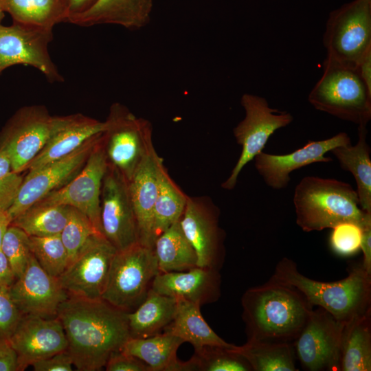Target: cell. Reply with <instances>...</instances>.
<instances>
[{
  "mask_svg": "<svg viewBox=\"0 0 371 371\" xmlns=\"http://www.w3.org/2000/svg\"><path fill=\"white\" fill-rule=\"evenodd\" d=\"M67 351L80 371L100 370L131 337L127 313L102 299L69 296L59 306Z\"/></svg>",
  "mask_w": 371,
  "mask_h": 371,
  "instance_id": "6da1fadb",
  "label": "cell"
},
{
  "mask_svg": "<svg viewBox=\"0 0 371 371\" xmlns=\"http://www.w3.org/2000/svg\"><path fill=\"white\" fill-rule=\"evenodd\" d=\"M247 340L293 344L313 309L294 286L270 278L242 295Z\"/></svg>",
  "mask_w": 371,
  "mask_h": 371,
  "instance_id": "7a4b0ae2",
  "label": "cell"
},
{
  "mask_svg": "<svg viewBox=\"0 0 371 371\" xmlns=\"http://www.w3.org/2000/svg\"><path fill=\"white\" fill-rule=\"evenodd\" d=\"M347 277L335 282L316 280L301 273L293 260L283 258L271 278L294 286L312 306L325 309L345 324L371 310V274L361 263L350 265Z\"/></svg>",
  "mask_w": 371,
  "mask_h": 371,
  "instance_id": "3957f363",
  "label": "cell"
},
{
  "mask_svg": "<svg viewBox=\"0 0 371 371\" xmlns=\"http://www.w3.org/2000/svg\"><path fill=\"white\" fill-rule=\"evenodd\" d=\"M293 204L297 225L306 232L332 229L344 222L362 227L371 223L357 191L344 181L315 176L303 177L295 186Z\"/></svg>",
  "mask_w": 371,
  "mask_h": 371,
  "instance_id": "277c9868",
  "label": "cell"
},
{
  "mask_svg": "<svg viewBox=\"0 0 371 371\" xmlns=\"http://www.w3.org/2000/svg\"><path fill=\"white\" fill-rule=\"evenodd\" d=\"M308 100L315 109L358 126H366L371 120V91L357 66L326 57Z\"/></svg>",
  "mask_w": 371,
  "mask_h": 371,
  "instance_id": "5b68a950",
  "label": "cell"
},
{
  "mask_svg": "<svg viewBox=\"0 0 371 371\" xmlns=\"http://www.w3.org/2000/svg\"><path fill=\"white\" fill-rule=\"evenodd\" d=\"M159 272L153 248L136 243L117 251L102 299L122 311L131 313L145 300Z\"/></svg>",
  "mask_w": 371,
  "mask_h": 371,
  "instance_id": "8992f818",
  "label": "cell"
},
{
  "mask_svg": "<svg viewBox=\"0 0 371 371\" xmlns=\"http://www.w3.org/2000/svg\"><path fill=\"white\" fill-rule=\"evenodd\" d=\"M105 122L103 146L108 163L129 181L155 148L152 124L117 102L111 105Z\"/></svg>",
  "mask_w": 371,
  "mask_h": 371,
  "instance_id": "52a82bcc",
  "label": "cell"
},
{
  "mask_svg": "<svg viewBox=\"0 0 371 371\" xmlns=\"http://www.w3.org/2000/svg\"><path fill=\"white\" fill-rule=\"evenodd\" d=\"M240 104L245 117L234 127L233 133L242 150L229 176L221 184L228 190L235 188L243 168L262 152L271 135L293 120L291 113L270 107L267 100L259 95L244 93Z\"/></svg>",
  "mask_w": 371,
  "mask_h": 371,
  "instance_id": "ba28073f",
  "label": "cell"
},
{
  "mask_svg": "<svg viewBox=\"0 0 371 371\" xmlns=\"http://www.w3.org/2000/svg\"><path fill=\"white\" fill-rule=\"evenodd\" d=\"M323 43L327 58L357 66L371 49V0H354L332 11Z\"/></svg>",
  "mask_w": 371,
  "mask_h": 371,
  "instance_id": "9c48e42d",
  "label": "cell"
},
{
  "mask_svg": "<svg viewBox=\"0 0 371 371\" xmlns=\"http://www.w3.org/2000/svg\"><path fill=\"white\" fill-rule=\"evenodd\" d=\"M54 120L43 105L23 106L8 119L0 131V150L8 155L14 172L27 170L48 142Z\"/></svg>",
  "mask_w": 371,
  "mask_h": 371,
  "instance_id": "30bf717a",
  "label": "cell"
},
{
  "mask_svg": "<svg viewBox=\"0 0 371 371\" xmlns=\"http://www.w3.org/2000/svg\"><path fill=\"white\" fill-rule=\"evenodd\" d=\"M116 251L102 233L92 234L58 278L68 296L102 299Z\"/></svg>",
  "mask_w": 371,
  "mask_h": 371,
  "instance_id": "8fae6325",
  "label": "cell"
},
{
  "mask_svg": "<svg viewBox=\"0 0 371 371\" xmlns=\"http://www.w3.org/2000/svg\"><path fill=\"white\" fill-rule=\"evenodd\" d=\"M52 40L53 30L14 22L0 24V74L11 66L23 65L36 68L50 82L64 81L49 53Z\"/></svg>",
  "mask_w": 371,
  "mask_h": 371,
  "instance_id": "7c38bea8",
  "label": "cell"
},
{
  "mask_svg": "<svg viewBox=\"0 0 371 371\" xmlns=\"http://www.w3.org/2000/svg\"><path fill=\"white\" fill-rule=\"evenodd\" d=\"M220 211L207 197L188 196L179 220L183 232L197 256V266L220 271L225 258V231Z\"/></svg>",
  "mask_w": 371,
  "mask_h": 371,
  "instance_id": "4fadbf2b",
  "label": "cell"
},
{
  "mask_svg": "<svg viewBox=\"0 0 371 371\" xmlns=\"http://www.w3.org/2000/svg\"><path fill=\"white\" fill-rule=\"evenodd\" d=\"M100 225L102 234L117 251L138 243L128 181L109 163L101 188Z\"/></svg>",
  "mask_w": 371,
  "mask_h": 371,
  "instance_id": "5bb4252c",
  "label": "cell"
},
{
  "mask_svg": "<svg viewBox=\"0 0 371 371\" xmlns=\"http://www.w3.org/2000/svg\"><path fill=\"white\" fill-rule=\"evenodd\" d=\"M343 324L325 309H313L304 327L294 341L295 358L308 371H339Z\"/></svg>",
  "mask_w": 371,
  "mask_h": 371,
  "instance_id": "9a60e30c",
  "label": "cell"
},
{
  "mask_svg": "<svg viewBox=\"0 0 371 371\" xmlns=\"http://www.w3.org/2000/svg\"><path fill=\"white\" fill-rule=\"evenodd\" d=\"M107 167L102 133L80 172L64 186L38 201L74 207L85 214L95 228L102 233L100 194Z\"/></svg>",
  "mask_w": 371,
  "mask_h": 371,
  "instance_id": "2e32d148",
  "label": "cell"
},
{
  "mask_svg": "<svg viewBox=\"0 0 371 371\" xmlns=\"http://www.w3.org/2000/svg\"><path fill=\"white\" fill-rule=\"evenodd\" d=\"M102 133L93 136L70 154L28 172L23 179L15 201L7 211L11 221L78 174Z\"/></svg>",
  "mask_w": 371,
  "mask_h": 371,
  "instance_id": "e0dca14e",
  "label": "cell"
},
{
  "mask_svg": "<svg viewBox=\"0 0 371 371\" xmlns=\"http://www.w3.org/2000/svg\"><path fill=\"white\" fill-rule=\"evenodd\" d=\"M350 138L345 132L322 140L308 141L304 146L285 155L261 152L254 158L256 171L266 185L275 190L288 186L290 174L315 163L332 161L325 155L335 147L350 144Z\"/></svg>",
  "mask_w": 371,
  "mask_h": 371,
  "instance_id": "ac0fdd59",
  "label": "cell"
},
{
  "mask_svg": "<svg viewBox=\"0 0 371 371\" xmlns=\"http://www.w3.org/2000/svg\"><path fill=\"white\" fill-rule=\"evenodd\" d=\"M9 341L18 355L19 371L67 347L63 325L57 317L23 315Z\"/></svg>",
  "mask_w": 371,
  "mask_h": 371,
  "instance_id": "d6986e66",
  "label": "cell"
},
{
  "mask_svg": "<svg viewBox=\"0 0 371 371\" xmlns=\"http://www.w3.org/2000/svg\"><path fill=\"white\" fill-rule=\"evenodd\" d=\"M23 315L56 317L60 305L69 297L58 278L48 274L32 254L26 269L8 289Z\"/></svg>",
  "mask_w": 371,
  "mask_h": 371,
  "instance_id": "ffe728a7",
  "label": "cell"
},
{
  "mask_svg": "<svg viewBox=\"0 0 371 371\" xmlns=\"http://www.w3.org/2000/svg\"><path fill=\"white\" fill-rule=\"evenodd\" d=\"M164 160L153 148L128 181L138 229V243L153 248L154 207L159 192Z\"/></svg>",
  "mask_w": 371,
  "mask_h": 371,
  "instance_id": "44dd1931",
  "label": "cell"
},
{
  "mask_svg": "<svg viewBox=\"0 0 371 371\" xmlns=\"http://www.w3.org/2000/svg\"><path fill=\"white\" fill-rule=\"evenodd\" d=\"M221 287L220 271L196 267L186 271L159 272L151 289L202 306L216 302L221 297Z\"/></svg>",
  "mask_w": 371,
  "mask_h": 371,
  "instance_id": "7402d4cb",
  "label": "cell"
},
{
  "mask_svg": "<svg viewBox=\"0 0 371 371\" xmlns=\"http://www.w3.org/2000/svg\"><path fill=\"white\" fill-rule=\"evenodd\" d=\"M105 129V121L101 122L82 113L55 116L53 131L48 142L30 162L27 170H34L70 154Z\"/></svg>",
  "mask_w": 371,
  "mask_h": 371,
  "instance_id": "603a6c76",
  "label": "cell"
},
{
  "mask_svg": "<svg viewBox=\"0 0 371 371\" xmlns=\"http://www.w3.org/2000/svg\"><path fill=\"white\" fill-rule=\"evenodd\" d=\"M153 5V0H98L87 11L69 17L67 22L82 27L113 24L137 30L148 24Z\"/></svg>",
  "mask_w": 371,
  "mask_h": 371,
  "instance_id": "cb8c5ba5",
  "label": "cell"
},
{
  "mask_svg": "<svg viewBox=\"0 0 371 371\" xmlns=\"http://www.w3.org/2000/svg\"><path fill=\"white\" fill-rule=\"evenodd\" d=\"M183 343L179 337L162 332L146 338L130 337L122 351L142 361L150 371H190L188 361L177 359Z\"/></svg>",
  "mask_w": 371,
  "mask_h": 371,
  "instance_id": "d4e9b609",
  "label": "cell"
},
{
  "mask_svg": "<svg viewBox=\"0 0 371 371\" xmlns=\"http://www.w3.org/2000/svg\"><path fill=\"white\" fill-rule=\"evenodd\" d=\"M201 306L187 300H177L174 318L163 332L190 343L194 351L207 346L236 348L238 346L227 342L211 328L202 316Z\"/></svg>",
  "mask_w": 371,
  "mask_h": 371,
  "instance_id": "484cf974",
  "label": "cell"
},
{
  "mask_svg": "<svg viewBox=\"0 0 371 371\" xmlns=\"http://www.w3.org/2000/svg\"><path fill=\"white\" fill-rule=\"evenodd\" d=\"M367 134L366 126H358V140L355 145L337 146L330 152L341 168L353 175L359 206L371 214V149L366 141Z\"/></svg>",
  "mask_w": 371,
  "mask_h": 371,
  "instance_id": "4316f807",
  "label": "cell"
},
{
  "mask_svg": "<svg viewBox=\"0 0 371 371\" xmlns=\"http://www.w3.org/2000/svg\"><path fill=\"white\" fill-rule=\"evenodd\" d=\"M371 370V310L344 325L339 371Z\"/></svg>",
  "mask_w": 371,
  "mask_h": 371,
  "instance_id": "83f0119b",
  "label": "cell"
},
{
  "mask_svg": "<svg viewBox=\"0 0 371 371\" xmlns=\"http://www.w3.org/2000/svg\"><path fill=\"white\" fill-rule=\"evenodd\" d=\"M177 300L150 290L145 300L127 313L131 338H146L162 333L172 321Z\"/></svg>",
  "mask_w": 371,
  "mask_h": 371,
  "instance_id": "f1b7e54d",
  "label": "cell"
},
{
  "mask_svg": "<svg viewBox=\"0 0 371 371\" xmlns=\"http://www.w3.org/2000/svg\"><path fill=\"white\" fill-rule=\"evenodd\" d=\"M0 5L14 23L43 30H53L68 16L67 0H0Z\"/></svg>",
  "mask_w": 371,
  "mask_h": 371,
  "instance_id": "f546056e",
  "label": "cell"
},
{
  "mask_svg": "<svg viewBox=\"0 0 371 371\" xmlns=\"http://www.w3.org/2000/svg\"><path fill=\"white\" fill-rule=\"evenodd\" d=\"M153 249L161 273L186 271L198 267L195 250L179 221L157 236Z\"/></svg>",
  "mask_w": 371,
  "mask_h": 371,
  "instance_id": "4dcf8cb0",
  "label": "cell"
},
{
  "mask_svg": "<svg viewBox=\"0 0 371 371\" xmlns=\"http://www.w3.org/2000/svg\"><path fill=\"white\" fill-rule=\"evenodd\" d=\"M236 351L249 363L252 371H296L293 344L249 341Z\"/></svg>",
  "mask_w": 371,
  "mask_h": 371,
  "instance_id": "1f68e13d",
  "label": "cell"
},
{
  "mask_svg": "<svg viewBox=\"0 0 371 371\" xmlns=\"http://www.w3.org/2000/svg\"><path fill=\"white\" fill-rule=\"evenodd\" d=\"M70 207L38 201L10 223L29 236L58 235L67 221Z\"/></svg>",
  "mask_w": 371,
  "mask_h": 371,
  "instance_id": "d6a6232c",
  "label": "cell"
},
{
  "mask_svg": "<svg viewBox=\"0 0 371 371\" xmlns=\"http://www.w3.org/2000/svg\"><path fill=\"white\" fill-rule=\"evenodd\" d=\"M188 198V196L177 186L164 167L161 175L159 192L154 207L155 240L166 229L180 220Z\"/></svg>",
  "mask_w": 371,
  "mask_h": 371,
  "instance_id": "836d02e7",
  "label": "cell"
},
{
  "mask_svg": "<svg viewBox=\"0 0 371 371\" xmlns=\"http://www.w3.org/2000/svg\"><path fill=\"white\" fill-rule=\"evenodd\" d=\"M237 348L204 346L194 351L192 357L188 360L190 370L252 371L247 361L236 351Z\"/></svg>",
  "mask_w": 371,
  "mask_h": 371,
  "instance_id": "e575fe53",
  "label": "cell"
},
{
  "mask_svg": "<svg viewBox=\"0 0 371 371\" xmlns=\"http://www.w3.org/2000/svg\"><path fill=\"white\" fill-rule=\"evenodd\" d=\"M30 248L38 265L50 276L59 278L68 265V255L60 234L30 236Z\"/></svg>",
  "mask_w": 371,
  "mask_h": 371,
  "instance_id": "d590c367",
  "label": "cell"
},
{
  "mask_svg": "<svg viewBox=\"0 0 371 371\" xmlns=\"http://www.w3.org/2000/svg\"><path fill=\"white\" fill-rule=\"evenodd\" d=\"M0 249L7 258L16 278L21 277L32 256L30 236L19 227L10 224L3 234Z\"/></svg>",
  "mask_w": 371,
  "mask_h": 371,
  "instance_id": "8d00e7d4",
  "label": "cell"
},
{
  "mask_svg": "<svg viewBox=\"0 0 371 371\" xmlns=\"http://www.w3.org/2000/svg\"><path fill=\"white\" fill-rule=\"evenodd\" d=\"M96 232H99L85 214L70 207L67 221L60 234L67 252L68 264L73 260L87 240Z\"/></svg>",
  "mask_w": 371,
  "mask_h": 371,
  "instance_id": "74e56055",
  "label": "cell"
},
{
  "mask_svg": "<svg viewBox=\"0 0 371 371\" xmlns=\"http://www.w3.org/2000/svg\"><path fill=\"white\" fill-rule=\"evenodd\" d=\"M363 227L354 222L341 223L332 228L329 244L332 251L342 257L355 255L361 250Z\"/></svg>",
  "mask_w": 371,
  "mask_h": 371,
  "instance_id": "f35d334b",
  "label": "cell"
},
{
  "mask_svg": "<svg viewBox=\"0 0 371 371\" xmlns=\"http://www.w3.org/2000/svg\"><path fill=\"white\" fill-rule=\"evenodd\" d=\"M23 178L12 170L8 155L0 150V210L7 212L19 193Z\"/></svg>",
  "mask_w": 371,
  "mask_h": 371,
  "instance_id": "ab89813d",
  "label": "cell"
},
{
  "mask_svg": "<svg viewBox=\"0 0 371 371\" xmlns=\"http://www.w3.org/2000/svg\"><path fill=\"white\" fill-rule=\"evenodd\" d=\"M23 315L8 289H0V339H9Z\"/></svg>",
  "mask_w": 371,
  "mask_h": 371,
  "instance_id": "60d3db41",
  "label": "cell"
},
{
  "mask_svg": "<svg viewBox=\"0 0 371 371\" xmlns=\"http://www.w3.org/2000/svg\"><path fill=\"white\" fill-rule=\"evenodd\" d=\"M104 367L106 371H150L142 361L122 350L113 353Z\"/></svg>",
  "mask_w": 371,
  "mask_h": 371,
  "instance_id": "b9f144b4",
  "label": "cell"
},
{
  "mask_svg": "<svg viewBox=\"0 0 371 371\" xmlns=\"http://www.w3.org/2000/svg\"><path fill=\"white\" fill-rule=\"evenodd\" d=\"M72 366L71 357L67 350L32 364L35 371H71Z\"/></svg>",
  "mask_w": 371,
  "mask_h": 371,
  "instance_id": "7bdbcfd3",
  "label": "cell"
},
{
  "mask_svg": "<svg viewBox=\"0 0 371 371\" xmlns=\"http://www.w3.org/2000/svg\"><path fill=\"white\" fill-rule=\"evenodd\" d=\"M0 371H19L17 353L6 339H0Z\"/></svg>",
  "mask_w": 371,
  "mask_h": 371,
  "instance_id": "ee69618b",
  "label": "cell"
},
{
  "mask_svg": "<svg viewBox=\"0 0 371 371\" xmlns=\"http://www.w3.org/2000/svg\"><path fill=\"white\" fill-rule=\"evenodd\" d=\"M361 250L363 252L361 265L367 273L371 274V223L363 227Z\"/></svg>",
  "mask_w": 371,
  "mask_h": 371,
  "instance_id": "f6af8a7d",
  "label": "cell"
},
{
  "mask_svg": "<svg viewBox=\"0 0 371 371\" xmlns=\"http://www.w3.org/2000/svg\"><path fill=\"white\" fill-rule=\"evenodd\" d=\"M16 280L7 258L0 249V289H9Z\"/></svg>",
  "mask_w": 371,
  "mask_h": 371,
  "instance_id": "bcb514c9",
  "label": "cell"
},
{
  "mask_svg": "<svg viewBox=\"0 0 371 371\" xmlns=\"http://www.w3.org/2000/svg\"><path fill=\"white\" fill-rule=\"evenodd\" d=\"M359 76L371 91V49H368L357 65Z\"/></svg>",
  "mask_w": 371,
  "mask_h": 371,
  "instance_id": "7dc6e473",
  "label": "cell"
},
{
  "mask_svg": "<svg viewBox=\"0 0 371 371\" xmlns=\"http://www.w3.org/2000/svg\"><path fill=\"white\" fill-rule=\"evenodd\" d=\"M97 1L98 0H67L68 11L67 19L71 16L87 11L91 8Z\"/></svg>",
  "mask_w": 371,
  "mask_h": 371,
  "instance_id": "c3c4849f",
  "label": "cell"
},
{
  "mask_svg": "<svg viewBox=\"0 0 371 371\" xmlns=\"http://www.w3.org/2000/svg\"><path fill=\"white\" fill-rule=\"evenodd\" d=\"M11 223V218L7 212L0 210V247L3 234Z\"/></svg>",
  "mask_w": 371,
  "mask_h": 371,
  "instance_id": "681fc988",
  "label": "cell"
},
{
  "mask_svg": "<svg viewBox=\"0 0 371 371\" xmlns=\"http://www.w3.org/2000/svg\"><path fill=\"white\" fill-rule=\"evenodd\" d=\"M3 18H4V12L3 11L0 5V24H1V21L3 19Z\"/></svg>",
  "mask_w": 371,
  "mask_h": 371,
  "instance_id": "f907efd6",
  "label": "cell"
}]
</instances>
